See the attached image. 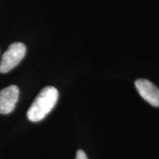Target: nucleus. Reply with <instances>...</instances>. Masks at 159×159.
Wrapping results in <instances>:
<instances>
[{
  "label": "nucleus",
  "mask_w": 159,
  "mask_h": 159,
  "mask_svg": "<svg viewBox=\"0 0 159 159\" xmlns=\"http://www.w3.org/2000/svg\"><path fill=\"white\" fill-rule=\"evenodd\" d=\"M58 91L53 86H47L40 91L27 113L33 122H40L54 108L58 99Z\"/></svg>",
  "instance_id": "f257e3e1"
},
{
  "label": "nucleus",
  "mask_w": 159,
  "mask_h": 159,
  "mask_svg": "<svg viewBox=\"0 0 159 159\" xmlns=\"http://www.w3.org/2000/svg\"><path fill=\"white\" fill-rule=\"evenodd\" d=\"M26 54V47L22 43L15 42L9 46L2 57L0 72L7 73L21 62Z\"/></svg>",
  "instance_id": "f03ea898"
},
{
  "label": "nucleus",
  "mask_w": 159,
  "mask_h": 159,
  "mask_svg": "<svg viewBox=\"0 0 159 159\" xmlns=\"http://www.w3.org/2000/svg\"><path fill=\"white\" fill-rule=\"evenodd\" d=\"M139 94L149 104L159 107V89L151 81L146 79H139L135 82Z\"/></svg>",
  "instance_id": "7ed1b4c3"
},
{
  "label": "nucleus",
  "mask_w": 159,
  "mask_h": 159,
  "mask_svg": "<svg viewBox=\"0 0 159 159\" xmlns=\"http://www.w3.org/2000/svg\"><path fill=\"white\" fill-rule=\"evenodd\" d=\"M19 89L15 85H11L0 91V114H8L14 110L18 102Z\"/></svg>",
  "instance_id": "20e7f679"
},
{
  "label": "nucleus",
  "mask_w": 159,
  "mask_h": 159,
  "mask_svg": "<svg viewBox=\"0 0 159 159\" xmlns=\"http://www.w3.org/2000/svg\"><path fill=\"white\" fill-rule=\"evenodd\" d=\"M76 159H88V158H87L86 154L85 153L84 151L82 150H79L77 152Z\"/></svg>",
  "instance_id": "39448f33"
}]
</instances>
